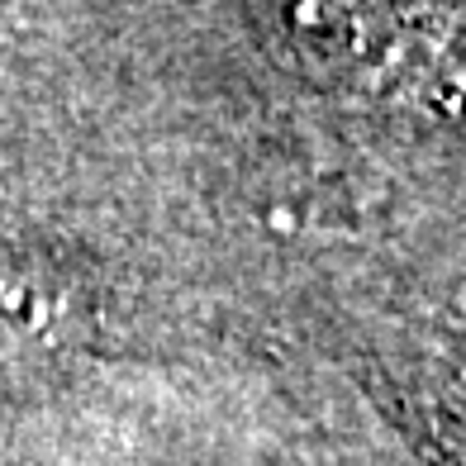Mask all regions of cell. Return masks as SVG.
<instances>
[{
    "mask_svg": "<svg viewBox=\"0 0 466 466\" xmlns=\"http://www.w3.org/2000/svg\"><path fill=\"white\" fill-rule=\"evenodd\" d=\"M91 319L76 271L44 252L0 248V371H29L67 352Z\"/></svg>",
    "mask_w": 466,
    "mask_h": 466,
    "instance_id": "obj_1",
    "label": "cell"
}]
</instances>
